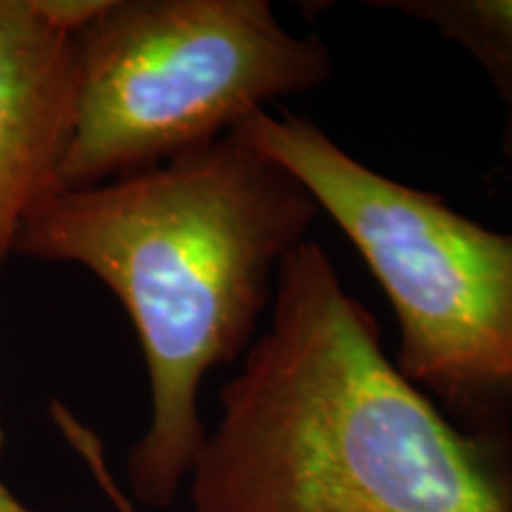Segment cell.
Wrapping results in <instances>:
<instances>
[{"mask_svg":"<svg viewBox=\"0 0 512 512\" xmlns=\"http://www.w3.org/2000/svg\"><path fill=\"white\" fill-rule=\"evenodd\" d=\"M268 313L183 512H512V427L467 432L408 382L320 242L283 261Z\"/></svg>","mask_w":512,"mask_h":512,"instance_id":"obj_1","label":"cell"},{"mask_svg":"<svg viewBox=\"0 0 512 512\" xmlns=\"http://www.w3.org/2000/svg\"><path fill=\"white\" fill-rule=\"evenodd\" d=\"M320 209L240 128L181 157L88 188H62L19 226L12 252L91 271L143 347L150 422L131 453L133 496L169 508L207 437V373L247 354L283 261Z\"/></svg>","mask_w":512,"mask_h":512,"instance_id":"obj_2","label":"cell"},{"mask_svg":"<svg viewBox=\"0 0 512 512\" xmlns=\"http://www.w3.org/2000/svg\"><path fill=\"white\" fill-rule=\"evenodd\" d=\"M240 131L361 254L394 311L396 370L463 430H510L512 233L380 174L299 114L259 112Z\"/></svg>","mask_w":512,"mask_h":512,"instance_id":"obj_3","label":"cell"},{"mask_svg":"<svg viewBox=\"0 0 512 512\" xmlns=\"http://www.w3.org/2000/svg\"><path fill=\"white\" fill-rule=\"evenodd\" d=\"M74 43L62 188L169 162L332 76L330 48L285 29L268 0H107Z\"/></svg>","mask_w":512,"mask_h":512,"instance_id":"obj_4","label":"cell"},{"mask_svg":"<svg viewBox=\"0 0 512 512\" xmlns=\"http://www.w3.org/2000/svg\"><path fill=\"white\" fill-rule=\"evenodd\" d=\"M76 93L74 36L36 0H0V259L22 221L62 190Z\"/></svg>","mask_w":512,"mask_h":512,"instance_id":"obj_5","label":"cell"},{"mask_svg":"<svg viewBox=\"0 0 512 512\" xmlns=\"http://www.w3.org/2000/svg\"><path fill=\"white\" fill-rule=\"evenodd\" d=\"M370 8L427 24L467 50L503 105V157L512 164V0H370Z\"/></svg>","mask_w":512,"mask_h":512,"instance_id":"obj_6","label":"cell"},{"mask_svg":"<svg viewBox=\"0 0 512 512\" xmlns=\"http://www.w3.org/2000/svg\"><path fill=\"white\" fill-rule=\"evenodd\" d=\"M50 415H53L57 430H60L62 437L67 439V444L74 448L76 456L81 458V463L88 467V472L93 475L95 484L100 486L102 494H105L107 501L112 503V508L117 512H140L136 508V503L128 498L126 491L121 489L117 479H114L110 465H107L105 448H102V441L98 439V434H95L91 427L83 425V422L60 401H53V406H50Z\"/></svg>","mask_w":512,"mask_h":512,"instance_id":"obj_7","label":"cell"},{"mask_svg":"<svg viewBox=\"0 0 512 512\" xmlns=\"http://www.w3.org/2000/svg\"><path fill=\"white\" fill-rule=\"evenodd\" d=\"M0 512H31L27 505H22L15 496L10 494V489L0 482Z\"/></svg>","mask_w":512,"mask_h":512,"instance_id":"obj_8","label":"cell"},{"mask_svg":"<svg viewBox=\"0 0 512 512\" xmlns=\"http://www.w3.org/2000/svg\"><path fill=\"white\" fill-rule=\"evenodd\" d=\"M0 451H3V434H0Z\"/></svg>","mask_w":512,"mask_h":512,"instance_id":"obj_9","label":"cell"}]
</instances>
